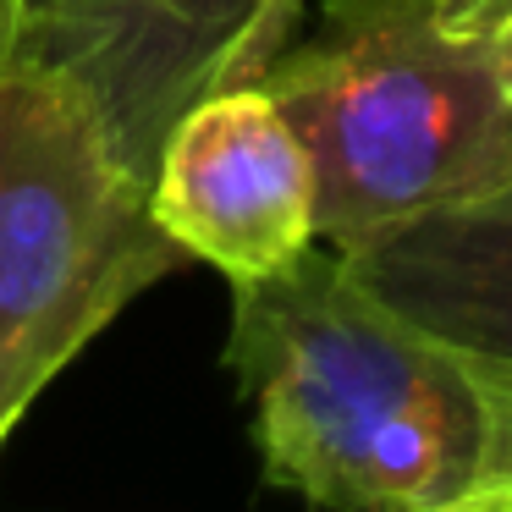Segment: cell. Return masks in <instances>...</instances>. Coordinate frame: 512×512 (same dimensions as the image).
Segmentation results:
<instances>
[{
  "instance_id": "cell-1",
  "label": "cell",
  "mask_w": 512,
  "mask_h": 512,
  "mask_svg": "<svg viewBox=\"0 0 512 512\" xmlns=\"http://www.w3.org/2000/svg\"><path fill=\"white\" fill-rule=\"evenodd\" d=\"M226 364L265 479L320 512H457L512 490V364L391 309L336 248L232 281Z\"/></svg>"
},
{
  "instance_id": "cell-2",
  "label": "cell",
  "mask_w": 512,
  "mask_h": 512,
  "mask_svg": "<svg viewBox=\"0 0 512 512\" xmlns=\"http://www.w3.org/2000/svg\"><path fill=\"white\" fill-rule=\"evenodd\" d=\"M259 89L309 149L336 254L512 182V83L490 34L446 28L435 0H331Z\"/></svg>"
},
{
  "instance_id": "cell-3",
  "label": "cell",
  "mask_w": 512,
  "mask_h": 512,
  "mask_svg": "<svg viewBox=\"0 0 512 512\" xmlns=\"http://www.w3.org/2000/svg\"><path fill=\"white\" fill-rule=\"evenodd\" d=\"M188 248L61 67L0 61V441Z\"/></svg>"
},
{
  "instance_id": "cell-4",
  "label": "cell",
  "mask_w": 512,
  "mask_h": 512,
  "mask_svg": "<svg viewBox=\"0 0 512 512\" xmlns=\"http://www.w3.org/2000/svg\"><path fill=\"white\" fill-rule=\"evenodd\" d=\"M298 17L303 0H17V56L78 78L155 188L171 127L204 94L265 78Z\"/></svg>"
},
{
  "instance_id": "cell-5",
  "label": "cell",
  "mask_w": 512,
  "mask_h": 512,
  "mask_svg": "<svg viewBox=\"0 0 512 512\" xmlns=\"http://www.w3.org/2000/svg\"><path fill=\"white\" fill-rule=\"evenodd\" d=\"M149 204L226 281H259L320 243L309 149L259 83L204 94L171 127Z\"/></svg>"
},
{
  "instance_id": "cell-6",
  "label": "cell",
  "mask_w": 512,
  "mask_h": 512,
  "mask_svg": "<svg viewBox=\"0 0 512 512\" xmlns=\"http://www.w3.org/2000/svg\"><path fill=\"white\" fill-rule=\"evenodd\" d=\"M342 259L408 320L512 364V182L490 199L413 215Z\"/></svg>"
},
{
  "instance_id": "cell-7",
  "label": "cell",
  "mask_w": 512,
  "mask_h": 512,
  "mask_svg": "<svg viewBox=\"0 0 512 512\" xmlns=\"http://www.w3.org/2000/svg\"><path fill=\"white\" fill-rule=\"evenodd\" d=\"M435 17L457 34H490L512 17V0H435Z\"/></svg>"
},
{
  "instance_id": "cell-8",
  "label": "cell",
  "mask_w": 512,
  "mask_h": 512,
  "mask_svg": "<svg viewBox=\"0 0 512 512\" xmlns=\"http://www.w3.org/2000/svg\"><path fill=\"white\" fill-rule=\"evenodd\" d=\"M17 56V0H0V61Z\"/></svg>"
},
{
  "instance_id": "cell-9",
  "label": "cell",
  "mask_w": 512,
  "mask_h": 512,
  "mask_svg": "<svg viewBox=\"0 0 512 512\" xmlns=\"http://www.w3.org/2000/svg\"><path fill=\"white\" fill-rule=\"evenodd\" d=\"M490 50H496L501 72H507V83H512V17H507V23L490 28Z\"/></svg>"
},
{
  "instance_id": "cell-10",
  "label": "cell",
  "mask_w": 512,
  "mask_h": 512,
  "mask_svg": "<svg viewBox=\"0 0 512 512\" xmlns=\"http://www.w3.org/2000/svg\"><path fill=\"white\" fill-rule=\"evenodd\" d=\"M457 512H512V490H501V496H485V501H468V507Z\"/></svg>"
}]
</instances>
